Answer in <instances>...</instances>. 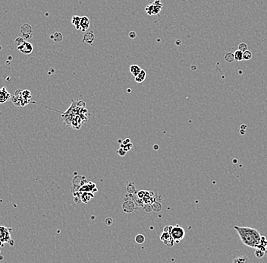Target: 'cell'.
<instances>
[{"instance_id": "1", "label": "cell", "mask_w": 267, "mask_h": 263, "mask_svg": "<svg viewBox=\"0 0 267 263\" xmlns=\"http://www.w3.org/2000/svg\"><path fill=\"white\" fill-rule=\"evenodd\" d=\"M234 228L239 235L241 242L250 248L260 249L263 243V237L255 228L235 226Z\"/></svg>"}, {"instance_id": "2", "label": "cell", "mask_w": 267, "mask_h": 263, "mask_svg": "<svg viewBox=\"0 0 267 263\" xmlns=\"http://www.w3.org/2000/svg\"><path fill=\"white\" fill-rule=\"evenodd\" d=\"M31 91L28 90H17L15 95L12 97V102L17 107H23L26 106L28 103H31Z\"/></svg>"}, {"instance_id": "3", "label": "cell", "mask_w": 267, "mask_h": 263, "mask_svg": "<svg viewBox=\"0 0 267 263\" xmlns=\"http://www.w3.org/2000/svg\"><path fill=\"white\" fill-rule=\"evenodd\" d=\"M11 231L12 228L0 226V246H2L3 244L7 242L11 246L14 245V241L11 237Z\"/></svg>"}, {"instance_id": "4", "label": "cell", "mask_w": 267, "mask_h": 263, "mask_svg": "<svg viewBox=\"0 0 267 263\" xmlns=\"http://www.w3.org/2000/svg\"><path fill=\"white\" fill-rule=\"evenodd\" d=\"M17 45H18V50H19L21 53H22L23 54L28 55L31 54L33 52L34 50V47L33 45L29 42L26 41V40H24L23 38L21 37H18L15 40Z\"/></svg>"}, {"instance_id": "5", "label": "cell", "mask_w": 267, "mask_h": 263, "mask_svg": "<svg viewBox=\"0 0 267 263\" xmlns=\"http://www.w3.org/2000/svg\"><path fill=\"white\" fill-rule=\"evenodd\" d=\"M170 234L171 235H172V237H173L175 242H177V243H178L179 242L181 241L185 237V230H184L183 227L178 226V225L172 227Z\"/></svg>"}, {"instance_id": "6", "label": "cell", "mask_w": 267, "mask_h": 263, "mask_svg": "<svg viewBox=\"0 0 267 263\" xmlns=\"http://www.w3.org/2000/svg\"><path fill=\"white\" fill-rule=\"evenodd\" d=\"M158 2V0L155 1L153 4L148 5L147 7L145 8V11L148 15H156L159 13L161 11L162 8H163V4L160 2Z\"/></svg>"}, {"instance_id": "7", "label": "cell", "mask_w": 267, "mask_h": 263, "mask_svg": "<svg viewBox=\"0 0 267 263\" xmlns=\"http://www.w3.org/2000/svg\"><path fill=\"white\" fill-rule=\"evenodd\" d=\"M160 240L168 247H172L175 244V240L169 232H163L160 235Z\"/></svg>"}, {"instance_id": "8", "label": "cell", "mask_w": 267, "mask_h": 263, "mask_svg": "<svg viewBox=\"0 0 267 263\" xmlns=\"http://www.w3.org/2000/svg\"><path fill=\"white\" fill-rule=\"evenodd\" d=\"M12 97L10 93L7 91L6 87H2L0 88V103H5L9 101Z\"/></svg>"}, {"instance_id": "9", "label": "cell", "mask_w": 267, "mask_h": 263, "mask_svg": "<svg viewBox=\"0 0 267 263\" xmlns=\"http://www.w3.org/2000/svg\"><path fill=\"white\" fill-rule=\"evenodd\" d=\"M21 32L22 33L23 37L26 38V40L31 39L32 37V28L30 24H25L22 25L21 28Z\"/></svg>"}, {"instance_id": "10", "label": "cell", "mask_w": 267, "mask_h": 263, "mask_svg": "<svg viewBox=\"0 0 267 263\" xmlns=\"http://www.w3.org/2000/svg\"><path fill=\"white\" fill-rule=\"evenodd\" d=\"M122 209H123L124 212L126 213H131L135 209L134 202L131 200H127L122 205Z\"/></svg>"}, {"instance_id": "11", "label": "cell", "mask_w": 267, "mask_h": 263, "mask_svg": "<svg viewBox=\"0 0 267 263\" xmlns=\"http://www.w3.org/2000/svg\"><path fill=\"white\" fill-rule=\"evenodd\" d=\"M94 40H95V35H94V34L92 31H89V32L86 33L84 34V37H83V41L85 42L86 43L90 44V45L93 44Z\"/></svg>"}, {"instance_id": "12", "label": "cell", "mask_w": 267, "mask_h": 263, "mask_svg": "<svg viewBox=\"0 0 267 263\" xmlns=\"http://www.w3.org/2000/svg\"><path fill=\"white\" fill-rule=\"evenodd\" d=\"M80 26H81V30L82 31H85L88 29L90 27V20L87 16H83L82 18H81Z\"/></svg>"}, {"instance_id": "13", "label": "cell", "mask_w": 267, "mask_h": 263, "mask_svg": "<svg viewBox=\"0 0 267 263\" xmlns=\"http://www.w3.org/2000/svg\"><path fill=\"white\" fill-rule=\"evenodd\" d=\"M146 76H147V74H146V72L144 70H141V72H140L139 74H138L137 76L135 77V81H136L137 83H141L143 82V81L145 80Z\"/></svg>"}, {"instance_id": "14", "label": "cell", "mask_w": 267, "mask_h": 263, "mask_svg": "<svg viewBox=\"0 0 267 263\" xmlns=\"http://www.w3.org/2000/svg\"><path fill=\"white\" fill-rule=\"evenodd\" d=\"M80 23H81V17L78 16V15H75V16L72 17L71 24L75 27V28H76V29H78V30L81 29Z\"/></svg>"}, {"instance_id": "15", "label": "cell", "mask_w": 267, "mask_h": 263, "mask_svg": "<svg viewBox=\"0 0 267 263\" xmlns=\"http://www.w3.org/2000/svg\"><path fill=\"white\" fill-rule=\"evenodd\" d=\"M50 38L54 40L55 42H56V43H59V42H61L63 40V36H62V33L56 32L53 35L50 36Z\"/></svg>"}, {"instance_id": "16", "label": "cell", "mask_w": 267, "mask_h": 263, "mask_svg": "<svg viewBox=\"0 0 267 263\" xmlns=\"http://www.w3.org/2000/svg\"><path fill=\"white\" fill-rule=\"evenodd\" d=\"M141 70H142V69L137 65H131L130 66V72H131V73L132 74L134 77L137 76L138 74L141 72Z\"/></svg>"}, {"instance_id": "17", "label": "cell", "mask_w": 267, "mask_h": 263, "mask_svg": "<svg viewBox=\"0 0 267 263\" xmlns=\"http://www.w3.org/2000/svg\"><path fill=\"white\" fill-rule=\"evenodd\" d=\"M94 196L93 194H91L90 193H87V192H86L85 193H84V194L81 196V201H83V202L84 203H87L88 201H90V199Z\"/></svg>"}, {"instance_id": "18", "label": "cell", "mask_w": 267, "mask_h": 263, "mask_svg": "<svg viewBox=\"0 0 267 263\" xmlns=\"http://www.w3.org/2000/svg\"><path fill=\"white\" fill-rule=\"evenodd\" d=\"M232 263H248V258L246 256H238L234 259Z\"/></svg>"}, {"instance_id": "19", "label": "cell", "mask_w": 267, "mask_h": 263, "mask_svg": "<svg viewBox=\"0 0 267 263\" xmlns=\"http://www.w3.org/2000/svg\"><path fill=\"white\" fill-rule=\"evenodd\" d=\"M224 59L226 62H232L235 61V55H234V53L229 52V53H227L225 55Z\"/></svg>"}, {"instance_id": "20", "label": "cell", "mask_w": 267, "mask_h": 263, "mask_svg": "<svg viewBox=\"0 0 267 263\" xmlns=\"http://www.w3.org/2000/svg\"><path fill=\"white\" fill-rule=\"evenodd\" d=\"M234 55H235V60L238 61V62L244 60V59H243V52H241V50H236L234 53Z\"/></svg>"}, {"instance_id": "21", "label": "cell", "mask_w": 267, "mask_h": 263, "mask_svg": "<svg viewBox=\"0 0 267 263\" xmlns=\"http://www.w3.org/2000/svg\"><path fill=\"white\" fill-rule=\"evenodd\" d=\"M135 241L138 244H142L145 242V237L142 234H137L135 237Z\"/></svg>"}, {"instance_id": "22", "label": "cell", "mask_w": 267, "mask_h": 263, "mask_svg": "<svg viewBox=\"0 0 267 263\" xmlns=\"http://www.w3.org/2000/svg\"><path fill=\"white\" fill-rule=\"evenodd\" d=\"M252 58V53L250 50H246L243 53V59L244 60H250Z\"/></svg>"}, {"instance_id": "23", "label": "cell", "mask_w": 267, "mask_h": 263, "mask_svg": "<svg viewBox=\"0 0 267 263\" xmlns=\"http://www.w3.org/2000/svg\"><path fill=\"white\" fill-rule=\"evenodd\" d=\"M152 207H153V212H160L162 209V205L159 202H154L153 205H152Z\"/></svg>"}, {"instance_id": "24", "label": "cell", "mask_w": 267, "mask_h": 263, "mask_svg": "<svg viewBox=\"0 0 267 263\" xmlns=\"http://www.w3.org/2000/svg\"><path fill=\"white\" fill-rule=\"evenodd\" d=\"M238 50H241V52H244L246 51V50H247V45L245 43H240L239 45H238Z\"/></svg>"}, {"instance_id": "25", "label": "cell", "mask_w": 267, "mask_h": 263, "mask_svg": "<svg viewBox=\"0 0 267 263\" xmlns=\"http://www.w3.org/2000/svg\"><path fill=\"white\" fill-rule=\"evenodd\" d=\"M144 209L147 212H150L153 211V207H152V205H150V204L145 205L144 206Z\"/></svg>"}, {"instance_id": "26", "label": "cell", "mask_w": 267, "mask_h": 263, "mask_svg": "<svg viewBox=\"0 0 267 263\" xmlns=\"http://www.w3.org/2000/svg\"><path fill=\"white\" fill-rule=\"evenodd\" d=\"M105 222H106V225H108V226H110V225H112V224L113 223V220L111 218H106V220H105Z\"/></svg>"}, {"instance_id": "27", "label": "cell", "mask_w": 267, "mask_h": 263, "mask_svg": "<svg viewBox=\"0 0 267 263\" xmlns=\"http://www.w3.org/2000/svg\"><path fill=\"white\" fill-rule=\"evenodd\" d=\"M146 193H147V191H140L137 194L138 197L144 198V196H146Z\"/></svg>"}, {"instance_id": "28", "label": "cell", "mask_w": 267, "mask_h": 263, "mask_svg": "<svg viewBox=\"0 0 267 263\" xmlns=\"http://www.w3.org/2000/svg\"><path fill=\"white\" fill-rule=\"evenodd\" d=\"M118 153L119 154V155L121 156H124L125 154H126V152H125V150H124L122 148H120L119 149V152H118Z\"/></svg>"}, {"instance_id": "29", "label": "cell", "mask_w": 267, "mask_h": 263, "mask_svg": "<svg viewBox=\"0 0 267 263\" xmlns=\"http://www.w3.org/2000/svg\"><path fill=\"white\" fill-rule=\"evenodd\" d=\"M136 36H137V34H136V33L134 32V31H131V32L129 33V37H130V38L134 39V38H135V37H136Z\"/></svg>"}, {"instance_id": "30", "label": "cell", "mask_w": 267, "mask_h": 263, "mask_svg": "<svg viewBox=\"0 0 267 263\" xmlns=\"http://www.w3.org/2000/svg\"><path fill=\"white\" fill-rule=\"evenodd\" d=\"M153 148L156 149V150H158V149H159V146L157 145H155L153 146Z\"/></svg>"}]
</instances>
